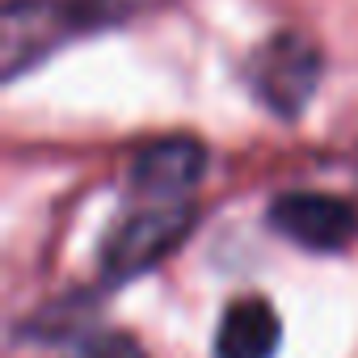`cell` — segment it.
I'll use <instances>...</instances> for the list:
<instances>
[{
  "instance_id": "1",
  "label": "cell",
  "mask_w": 358,
  "mask_h": 358,
  "mask_svg": "<svg viewBox=\"0 0 358 358\" xmlns=\"http://www.w3.org/2000/svg\"><path fill=\"white\" fill-rule=\"evenodd\" d=\"M194 228V207L182 199H139V207L122 211L110 236L101 241V274L110 282H127L169 257Z\"/></svg>"
},
{
  "instance_id": "2",
  "label": "cell",
  "mask_w": 358,
  "mask_h": 358,
  "mask_svg": "<svg viewBox=\"0 0 358 358\" xmlns=\"http://www.w3.org/2000/svg\"><path fill=\"white\" fill-rule=\"evenodd\" d=\"M249 85L266 110H274L278 118H295L320 85V51L303 34H274L253 51Z\"/></svg>"
},
{
  "instance_id": "3",
  "label": "cell",
  "mask_w": 358,
  "mask_h": 358,
  "mask_svg": "<svg viewBox=\"0 0 358 358\" xmlns=\"http://www.w3.org/2000/svg\"><path fill=\"white\" fill-rule=\"evenodd\" d=\"M76 26H93L89 13L76 5V0H9V9H5V38H0L5 80H13L22 68L43 59Z\"/></svg>"
},
{
  "instance_id": "4",
  "label": "cell",
  "mask_w": 358,
  "mask_h": 358,
  "mask_svg": "<svg viewBox=\"0 0 358 358\" xmlns=\"http://www.w3.org/2000/svg\"><path fill=\"white\" fill-rule=\"evenodd\" d=\"M266 220L278 236L312 253H341L358 236V211L333 194H308V190L278 194Z\"/></svg>"
},
{
  "instance_id": "5",
  "label": "cell",
  "mask_w": 358,
  "mask_h": 358,
  "mask_svg": "<svg viewBox=\"0 0 358 358\" xmlns=\"http://www.w3.org/2000/svg\"><path fill=\"white\" fill-rule=\"evenodd\" d=\"M207 173V148L190 135H164L135 152L131 190L139 199H182Z\"/></svg>"
},
{
  "instance_id": "6",
  "label": "cell",
  "mask_w": 358,
  "mask_h": 358,
  "mask_svg": "<svg viewBox=\"0 0 358 358\" xmlns=\"http://www.w3.org/2000/svg\"><path fill=\"white\" fill-rule=\"evenodd\" d=\"M278 337H282V329H278L274 308L266 299L249 295V299L228 303L220 333H215V358H274Z\"/></svg>"
},
{
  "instance_id": "7",
  "label": "cell",
  "mask_w": 358,
  "mask_h": 358,
  "mask_svg": "<svg viewBox=\"0 0 358 358\" xmlns=\"http://www.w3.org/2000/svg\"><path fill=\"white\" fill-rule=\"evenodd\" d=\"M72 358H148V354H143V345H139L135 337H127V333H97V337H89Z\"/></svg>"
}]
</instances>
